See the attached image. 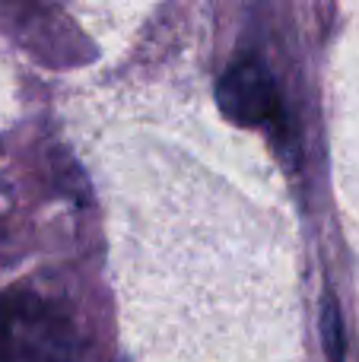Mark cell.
Listing matches in <instances>:
<instances>
[{
  "instance_id": "cell-1",
  "label": "cell",
  "mask_w": 359,
  "mask_h": 362,
  "mask_svg": "<svg viewBox=\"0 0 359 362\" xmlns=\"http://www.w3.org/2000/svg\"><path fill=\"white\" fill-rule=\"evenodd\" d=\"M70 318L29 289L0 296V362H80Z\"/></svg>"
},
{
  "instance_id": "cell-2",
  "label": "cell",
  "mask_w": 359,
  "mask_h": 362,
  "mask_svg": "<svg viewBox=\"0 0 359 362\" xmlns=\"http://www.w3.org/2000/svg\"><path fill=\"white\" fill-rule=\"evenodd\" d=\"M216 102H220L223 115L235 124L264 127L273 134V140L290 137V118H286L277 80L258 57H242L220 76Z\"/></svg>"
},
{
  "instance_id": "cell-3",
  "label": "cell",
  "mask_w": 359,
  "mask_h": 362,
  "mask_svg": "<svg viewBox=\"0 0 359 362\" xmlns=\"http://www.w3.org/2000/svg\"><path fill=\"white\" fill-rule=\"evenodd\" d=\"M322 344H324L328 362H343V356H347V337H343L341 305H337V299L331 293H324L322 299Z\"/></svg>"
}]
</instances>
